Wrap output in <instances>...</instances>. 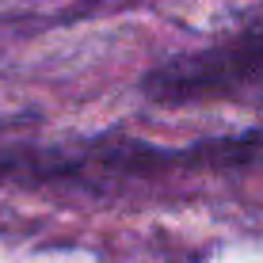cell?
Masks as SVG:
<instances>
[{"mask_svg": "<svg viewBox=\"0 0 263 263\" xmlns=\"http://www.w3.org/2000/svg\"><path fill=\"white\" fill-rule=\"evenodd\" d=\"M141 96L160 107L191 103H259L263 107V23L176 58L141 77Z\"/></svg>", "mask_w": 263, "mask_h": 263, "instance_id": "obj_1", "label": "cell"}, {"mask_svg": "<svg viewBox=\"0 0 263 263\" xmlns=\"http://www.w3.org/2000/svg\"><path fill=\"white\" fill-rule=\"evenodd\" d=\"M20 183V138L0 134V187Z\"/></svg>", "mask_w": 263, "mask_h": 263, "instance_id": "obj_2", "label": "cell"}, {"mask_svg": "<svg viewBox=\"0 0 263 263\" xmlns=\"http://www.w3.org/2000/svg\"><path fill=\"white\" fill-rule=\"evenodd\" d=\"M88 4H103V0H88Z\"/></svg>", "mask_w": 263, "mask_h": 263, "instance_id": "obj_3", "label": "cell"}]
</instances>
